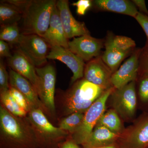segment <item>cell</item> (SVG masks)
<instances>
[{"label":"cell","instance_id":"6da1fadb","mask_svg":"<svg viewBox=\"0 0 148 148\" xmlns=\"http://www.w3.org/2000/svg\"><path fill=\"white\" fill-rule=\"evenodd\" d=\"M106 90L84 78L77 81L66 90L57 89L55 95L57 122L74 113L84 114Z\"/></svg>","mask_w":148,"mask_h":148},{"label":"cell","instance_id":"7a4b0ae2","mask_svg":"<svg viewBox=\"0 0 148 148\" xmlns=\"http://www.w3.org/2000/svg\"><path fill=\"white\" fill-rule=\"evenodd\" d=\"M0 148H37L27 117L15 116L1 105Z\"/></svg>","mask_w":148,"mask_h":148},{"label":"cell","instance_id":"3957f363","mask_svg":"<svg viewBox=\"0 0 148 148\" xmlns=\"http://www.w3.org/2000/svg\"><path fill=\"white\" fill-rule=\"evenodd\" d=\"M19 9L23 18V34L42 36L47 31L56 5L55 0H6Z\"/></svg>","mask_w":148,"mask_h":148},{"label":"cell","instance_id":"277c9868","mask_svg":"<svg viewBox=\"0 0 148 148\" xmlns=\"http://www.w3.org/2000/svg\"><path fill=\"white\" fill-rule=\"evenodd\" d=\"M27 118L34 135L37 148H58L71 135L54 126L43 112L33 108Z\"/></svg>","mask_w":148,"mask_h":148},{"label":"cell","instance_id":"5b68a950","mask_svg":"<svg viewBox=\"0 0 148 148\" xmlns=\"http://www.w3.org/2000/svg\"><path fill=\"white\" fill-rule=\"evenodd\" d=\"M36 69L38 77L37 94L50 114L51 123H53V125L56 123H57L55 106L56 69L50 64L36 67Z\"/></svg>","mask_w":148,"mask_h":148},{"label":"cell","instance_id":"8992f818","mask_svg":"<svg viewBox=\"0 0 148 148\" xmlns=\"http://www.w3.org/2000/svg\"><path fill=\"white\" fill-rule=\"evenodd\" d=\"M135 82H131L123 87L115 89L109 98L111 108L116 112L123 121L133 120L136 115L138 101Z\"/></svg>","mask_w":148,"mask_h":148},{"label":"cell","instance_id":"52a82bcc","mask_svg":"<svg viewBox=\"0 0 148 148\" xmlns=\"http://www.w3.org/2000/svg\"><path fill=\"white\" fill-rule=\"evenodd\" d=\"M113 87L106 90L84 113L82 123L72 135V138L78 145L82 146L89 137L98 121L107 110V104Z\"/></svg>","mask_w":148,"mask_h":148},{"label":"cell","instance_id":"ba28073f","mask_svg":"<svg viewBox=\"0 0 148 148\" xmlns=\"http://www.w3.org/2000/svg\"><path fill=\"white\" fill-rule=\"evenodd\" d=\"M116 145L117 148H148V111L125 128Z\"/></svg>","mask_w":148,"mask_h":148},{"label":"cell","instance_id":"9c48e42d","mask_svg":"<svg viewBox=\"0 0 148 148\" xmlns=\"http://www.w3.org/2000/svg\"><path fill=\"white\" fill-rule=\"evenodd\" d=\"M17 45L18 49L36 67H42L47 63V56L51 47L41 36L21 34Z\"/></svg>","mask_w":148,"mask_h":148},{"label":"cell","instance_id":"30bf717a","mask_svg":"<svg viewBox=\"0 0 148 148\" xmlns=\"http://www.w3.org/2000/svg\"><path fill=\"white\" fill-rule=\"evenodd\" d=\"M47 59L58 60L66 64L73 72L71 80V85L77 81L84 77V61L69 50L63 47L55 46L51 47Z\"/></svg>","mask_w":148,"mask_h":148},{"label":"cell","instance_id":"8fae6325","mask_svg":"<svg viewBox=\"0 0 148 148\" xmlns=\"http://www.w3.org/2000/svg\"><path fill=\"white\" fill-rule=\"evenodd\" d=\"M103 46L102 40L90 34L74 38L69 42V50L84 61L88 62L99 56Z\"/></svg>","mask_w":148,"mask_h":148},{"label":"cell","instance_id":"7c38bea8","mask_svg":"<svg viewBox=\"0 0 148 148\" xmlns=\"http://www.w3.org/2000/svg\"><path fill=\"white\" fill-rule=\"evenodd\" d=\"M113 73L104 63L102 57L98 56L85 66L84 78L106 90L112 87L111 78Z\"/></svg>","mask_w":148,"mask_h":148},{"label":"cell","instance_id":"4fadbf2b","mask_svg":"<svg viewBox=\"0 0 148 148\" xmlns=\"http://www.w3.org/2000/svg\"><path fill=\"white\" fill-rule=\"evenodd\" d=\"M141 52V49L136 50L112 74L111 78L112 87L119 89L131 82L136 81L139 71Z\"/></svg>","mask_w":148,"mask_h":148},{"label":"cell","instance_id":"5bb4252c","mask_svg":"<svg viewBox=\"0 0 148 148\" xmlns=\"http://www.w3.org/2000/svg\"><path fill=\"white\" fill-rule=\"evenodd\" d=\"M9 75L10 86L16 88L22 93L33 108L42 111L51 121V118L49 113L41 102L36 90L31 82L10 69L9 71Z\"/></svg>","mask_w":148,"mask_h":148},{"label":"cell","instance_id":"9a60e30c","mask_svg":"<svg viewBox=\"0 0 148 148\" xmlns=\"http://www.w3.org/2000/svg\"><path fill=\"white\" fill-rule=\"evenodd\" d=\"M56 6L64 28L66 38L69 39L90 34L84 22L77 21L69 8L67 0L56 1Z\"/></svg>","mask_w":148,"mask_h":148},{"label":"cell","instance_id":"2e32d148","mask_svg":"<svg viewBox=\"0 0 148 148\" xmlns=\"http://www.w3.org/2000/svg\"><path fill=\"white\" fill-rule=\"evenodd\" d=\"M8 64L10 69L29 81L36 90L38 77L36 67L24 53L19 49L15 50L8 58Z\"/></svg>","mask_w":148,"mask_h":148},{"label":"cell","instance_id":"e0dca14e","mask_svg":"<svg viewBox=\"0 0 148 148\" xmlns=\"http://www.w3.org/2000/svg\"><path fill=\"white\" fill-rule=\"evenodd\" d=\"M41 36L51 47L58 46L69 49V41L66 38L56 5L52 12L49 27L45 34Z\"/></svg>","mask_w":148,"mask_h":148},{"label":"cell","instance_id":"ac0fdd59","mask_svg":"<svg viewBox=\"0 0 148 148\" xmlns=\"http://www.w3.org/2000/svg\"><path fill=\"white\" fill-rule=\"evenodd\" d=\"M120 135L108 128L96 125L89 137L82 145V148H95L116 144Z\"/></svg>","mask_w":148,"mask_h":148},{"label":"cell","instance_id":"d6986e66","mask_svg":"<svg viewBox=\"0 0 148 148\" xmlns=\"http://www.w3.org/2000/svg\"><path fill=\"white\" fill-rule=\"evenodd\" d=\"M92 3L100 10L122 14L135 18L139 12L133 3L127 0H95Z\"/></svg>","mask_w":148,"mask_h":148},{"label":"cell","instance_id":"ffe728a7","mask_svg":"<svg viewBox=\"0 0 148 148\" xmlns=\"http://www.w3.org/2000/svg\"><path fill=\"white\" fill-rule=\"evenodd\" d=\"M96 125L105 127L119 135L121 134L125 128L122 120L116 112L112 108L106 110L98 121Z\"/></svg>","mask_w":148,"mask_h":148},{"label":"cell","instance_id":"44dd1931","mask_svg":"<svg viewBox=\"0 0 148 148\" xmlns=\"http://www.w3.org/2000/svg\"><path fill=\"white\" fill-rule=\"evenodd\" d=\"M105 47L106 50L101 57L113 74L118 69L122 61L129 53L121 51L106 42Z\"/></svg>","mask_w":148,"mask_h":148},{"label":"cell","instance_id":"7402d4cb","mask_svg":"<svg viewBox=\"0 0 148 148\" xmlns=\"http://www.w3.org/2000/svg\"><path fill=\"white\" fill-rule=\"evenodd\" d=\"M22 18V12L16 6L1 1L0 4L1 25L18 23Z\"/></svg>","mask_w":148,"mask_h":148},{"label":"cell","instance_id":"603a6c76","mask_svg":"<svg viewBox=\"0 0 148 148\" xmlns=\"http://www.w3.org/2000/svg\"><path fill=\"white\" fill-rule=\"evenodd\" d=\"M84 113H74L59 120L57 127L72 135L78 129L82 123Z\"/></svg>","mask_w":148,"mask_h":148},{"label":"cell","instance_id":"cb8c5ba5","mask_svg":"<svg viewBox=\"0 0 148 148\" xmlns=\"http://www.w3.org/2000/svg\"><path fill=\"white\" fill-rule=\"evenodd\" d=\"M8 90L0 94L1 105L15 116L21 118L27 116L28 113L16 103Z\"/></svg>","mask_w":148,"mask_h":148},{"label":"cell","instance_id":"d4e9b609","mask_svg":"<svg viewBox=\"0 0 148 148\" xmlns=\"http://www.w3.org/2000/svg\"><path fill=\"white\" fill-rule=\"evenodd\" d=\"M21 35L18 23L1 25L0 40L10 44L17 45Z\"/></svg>","mask_w":148,"mask_h":148},{"label":"cell","instance_id":"484cf974","mask_svg":"<svg viewBox=\"0 0 148 148\" xmlns=\"http://www.w3.org/2000/svg\"><path fill=\"white\" fill-rule=\"evenodd\" d=\"M106 42L121 51L127 53H130L136 46L133 40L124 36H110L107 38Z\"/></svg>","mask_w":148,"mask_h":148},{"label":"cell","instance_id":"4316f807","mask_svg":"<svg viewBox=\"0 0 148 148\" xmlns=\"http://www.w3.org/2000/svg\"><path fill=\"white\" fill-rule=\"evenodd\" d=\"M138 95L142 106L148 111V77L140 79L138 86Z\"/></svg>","mask_w":148,"mask_h":148},{"label":"cell","instance_id":"83f0119b","mask_svg":"<svg viewBox=\"0 0 148 148\" xmlns=\"http://www.w3.org/2000/svg\"><path fill=\"white\" fill-rule=\"evenodd\" d=\"M8 91L12 98L16 101V103H18L21 108L27 111V112L29 113L33 108V107L27 100V98L16 88L11 87L10 86Z\"/></svg>","mask_w":148,"mask_h":148},{"label":"cell","instance_id":"f1b7e54d","mask_svg":"<svg viewBox=\"0 0 148 148\" xmlns=\"http://www.w3.org/2000/svg\"><path fill=\"white\" fill-rule=\"evenodd\" d=\"M10 88L9 75L1 58L0 59V94L5 93Z\"/></svg>","mask_w":148,"mask_h":148},{"label":"cell","instance_id":"f546056e","mask_svg":"<svg viewBox=\"0 0 148 148\" xmlns=\"http://www.w3.org/2000/svg\"><path fill=\"white\" fill-rule=\"evenodd\" d=\"M138 72L141 78L148 77V40L145 46L142 50Z\"/></svg>","mask_w":148,"mask_h":148},{"label":"cell","instance_id":"4dcf8cb0","mask_svg":"<svg viewBox=\"0 0 148 148\" xmlns=\"http://www.w3.org/2000/svg\"><path fill=\"white\" fill-rule=\"evenodd\" d=\"M92 1L90 0H79L73 3V5L77 7V13L79 15H84L87 11L91 7Z\"/></svg>","mask_w":148,"mask_h":148},{"label":"cell","instance_id":"1f68e13d","mask_svg":"<svg viewBox=\"0 0 148 148\" xmlns=\"http://www.w3.org/2000/svg\"><path fill=\"white\" fill-rule=\"evenodd\" d=\"M135 18L143 28L148 39V16L139 12Z\"/></svg>","mask_w":148,"mask_h":148},{"label":"cell","instance_id":"d6a6232c","mask_svg":"<svg viewBox=\"0 0 148 148\" xmlns=\"http://www.w3.org/2000/svg\"><path fill=\"white\" fill-rule=\"evenodd\" d=\"M12 56L8 43L0 40V57L1 58H10Z\"/></svg>","mask_w":148,"mask_h":148},{"label":"cell","instance_id":"836d02e7","mask_svg":"<svg viewBox=\"0 0 148 148\" xmlns=\"http://www.w3.org/2000/svg\"><path fill=\"white\" fill-rule=\"evenodd\" d=\"M58 148H82L78 145L74 141L72 138L71 136H70L66 139L65 141L61 143L58 145Z\"/></svg>","mask_w":148,"mask_h":148},{"label":"cell","instance_id":"e575fe53","mask_svg":"<svg viewBox=\"0 0 148 148\" xmlns=\"http://www.w3.org/2000/svg\"><path fill=\"white\" fill-rule=\"evenodd\" d=\"M135 6L140 9L141 13L148 16V10L146 7L145 2L143 0H133L132 1Z\"/></svg>","mask_w":148,"mask_h":148},{"label":"cell","instance_id":"d590c367","mask_svg":"<svg viewBox=\"0 0 148 148\" xmlns=\"http://www.w3.org/2000/svg\"><path fill=\"white\" fill-rule=\"evenodd\" d=\"M95 148H117V147L116 144H114V145H111Z\"/></svg>","mask_w":148,"mask_h":148}]
</instances>
